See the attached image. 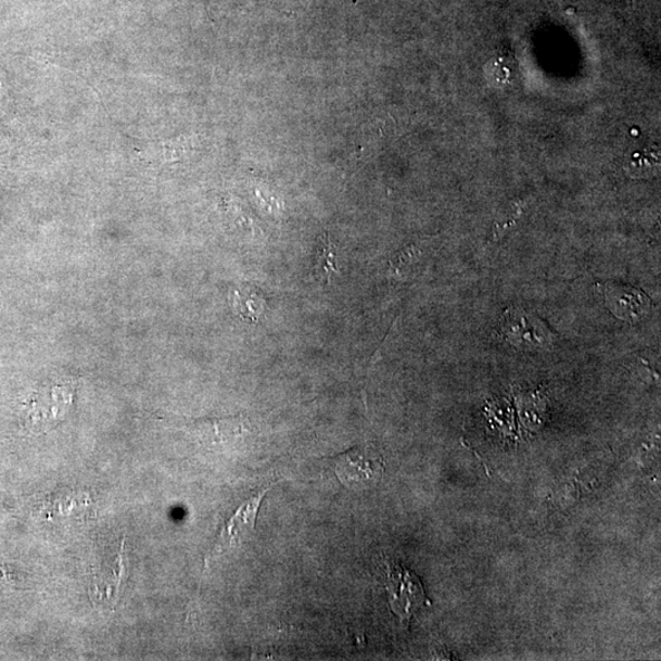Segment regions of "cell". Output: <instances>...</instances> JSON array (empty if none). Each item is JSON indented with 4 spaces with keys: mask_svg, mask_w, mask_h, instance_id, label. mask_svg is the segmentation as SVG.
Wrapping results in <instances>:
<instances>
[{
    "mask_svg": "<svg viewBox=\"0 0 661 661\" xmlns=\"http://www.w3.org/2000/svg\"><path fill=\"white\" fill-rule=\"evenodd\" d=\"M606 298L609 308L621 319L637 320L648 312L647 296L631 287L609 284Z\"/></svg>",
    "mask_w": 661,
    "mask_h": 661,
    "instance_id": "6",
    "label": "cell"
},
{
    "mask_svg": "<svg viewBox=\"0 0 661 661\" xmlns=\"http://www.w3.org/2000/svg\"><path fill=\"white\" fill-rule=\"evenodd\" d=\"M501 328L517 347L538 348L550 342V333L539 320L523 310H509L504 315Z\"/></svg>",
    "mask_w": 661,
    "mask_h": 661,
    "instance_id": "5",
    "label": "cell"
},
{
    "mask_svg": "<svg viewBox=\"0 0 661 661\" xmlns=\"http://www.w3.org/2000/svg\"><path fill=\"white\" fill-rule=\"evenodd\" d=\"M73 404V391L68 386H53L38 392L26 409V424L34 430L54 428L65 418Z\"/></svg>",
    "mask_w": 661,
    "mask_h": 661,
    "instance_id": "4",
    "label": "cell"
},
{
    "mask_svg": "<svg viewBox=\"0 0 661 661\" xmlns=\"http://www.w3.org/2000/svg\"><path fill=\"white\" fill-rule=\"evenodd\" d=\"M267 491L258 493L252 499H249L233 516V519L227 525V541H236L241 538L244 532H252L255 526L258 507H260Z\"/></svg>",
    "mask_w": 661,
    "mask_h": 661,
    "instance_id": "11",
    "label": "cell"
},
{
    "mask_svg": "<svg viewBox=\"0 0 661 661\" xmlns=\"http://www.w3.org/2000/svg\"><path fill=\"white\" fill-rule=\"evenodd\" d=\"M315 279L323 285H329L334 275L340 274L336 249L331 241L330 234L323 232L318 239L315 260L313 266Z\"/></svg>",
    "mask_w": 661,
    "mask_h": 661,
    "instance_id": "10",
    "label": "cell"
},
{
    "mask_svg": "<svg viewBox=\"0 0 661 661\" xmlns=\"http://www.w3.org/2000/svg\"><path fill=\"white\" fill-rule=\"evenodd\" d=\"M193 430L201 440L213 445L228 443L249 431L243 416L199 420L193 424Z\"/></svg>",
    "mask_w": 661,
    "mask_h": 661,
    "instance_id": "7",
    "label": "cell"
},
{
    "mask_svg": "<svg viewBox=\"0 0 661 661\" xmlns=\"http://www.w3.org/2000/svg\"><path fill=\"white\" fill-rule=\"evenodd\" d=\"M638 0H632V3H634V5L636 7Z\"/></svg>",
    "mask_w": 661,
    "mask_h": 661,
    "instance_id": "12",
    "label": "cell"
},
{
    "mask_svg": "<svg viewBox=\"0 0 661 661\" xmlns=\"http://www.w3.org/2000/svg\"><path fill=\"white\" fill-rule=\"evenodd\" d=\"M128 581V567L124 541L117 558L102 563L92 572L90 597L94 603L113 609L122 599Z\"/></svg>",
    "mask_w": 661,
    "mask_h": 661,
    "instance_id": "3",
    "label": "cell"
},
{
    "mask_svg": "<svg viewBox=\"0 0 661 661\" xmlns=\"http://www.w3.org/2000/svg\"><path fill=\"white\" fill-rule=\"evenodd\" d=\"M386 590L392 611L408 625L415 612L423 607L430 606L423 584L414 571L402 564H387Z\"/></svg>",
    "mask_w": 661,
    "mask_h": 661,
    "instance_id": "2",
    "label": "cell"
},
{
    "mask_svg": "<svg viewBox=\"0 0 661 661\" xmlns=\"http://www.w3.org/2000/svg\"><path fill=\"white\" fill-rule=\"evenodd\" d=\"M332 461L340 482L353 491L376 485L385 473L382 456L369 445L353 447Z\"/></svg>",
    "mask_w": 661,
    "mask_h": 661,
    "instance_id": "1",
    "label": "cell"
},
{
    "mask_svg": "<svg viewBox=\"0 0 661 661\" xmlns=\"http://www.w3.org/2000/svg\"><path fill=\"white\" fill-rule=\"evenodd\" d=\"M91 499L88 494L66 491L48 497L42 507L46 520L62 519V517L81 516L88 509Z\"/></svg>",
    "mask_w": 661,
    "mask_h": 661,
    "instance_id": "8",
    "label": "cell"
},
{
    "mask_svg": "<svg viewBox=\"0 0 661 661\" xmlns=\"http://www.w3.org/2000/svg\"><path fill=\"white\" fill-rule=\"evenodd\" d=\"M232 306L242 319L251 322H260L266 312L264 294L252 285L239 287L232 293Z\"/></svg>",
    "mask_w": 661,
    "mask_h": 661,
    "instance_id": "9",
    "label": "cell"
}]
</instances>
